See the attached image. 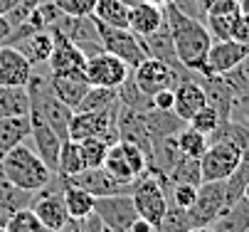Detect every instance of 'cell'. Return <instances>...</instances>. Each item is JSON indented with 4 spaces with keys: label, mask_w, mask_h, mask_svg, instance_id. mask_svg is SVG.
<instances>
[{
    "label": "cell",
    "mask_w": 249,
    "mask_h": 232,
    "mask_svg": "<svg viewBox=\"0 0 249 232\" xmlns=\"http://www.w3.org/2000/svg\"><path fill=\"white\" fill-rule=\"evenodd\" d=\"M131 200L136 205L138 217H143L146 222H151L153 227H158V222L163 220L165 210H168V195L163 190V183L158 180V176L153 173H141L133 183H131Z\"/></svg>",
    "instance_id": "3"
},
{
    "label": "cell",
    "mask_w": 249,
    "mask_h": 232,
    "mask_svg": "<svg viewBox=\"0 0 249 232\" xmlns=\"http://www.w3.org/2000/svg\"><path fill=\"white\" fill-rule=\"evenodd\" d=\"M94 215L114 232H128L131 222L138 217L136 205L128 193H116V195H104L94 200Z\"/></svg>",
    "instance_id": "10"
},
{
    "label": "cell",
    "mask_w": 249,
    "mask_h": 232,
    "mask_svg": "<svg viewBox=\"0 0 249 232\" xmlns=\"http://www.w3.org/2000/svg\"><path fill=\"white\" fill-rule=\"evenodd\" d=\"M220 77L230 87V91L234 94V102H237V99H242V96H247L249 94V54L237 64V67H232L230 72H225Z\"/></svg>",
    "instance_id": "36"
},
{
    "label": "cell",
    "mask_w": 249,
    "mask_h": 232,
    "mask_svg": "<svg viewBox=\"0 0 249 232\" xmlns=\"http://www.w3.org/2000/svg\"><path fill=\"white\" fill-rule=\"evenodd\" d=\"M0 232H8V230H5V227H3V225H0Z\"/></svg>",
    "instance_id": "57"
},
{
    "label": "cell",
    "mask_w": 249,
    "mask_h": 232,
    "mask_svg": "<svg viewBox=\"0 0 249 232\" xmlns=\"http://www.w3.org/2000/svg\"><path fill=\"white\" fill-rule=\"evenodd\" d=\"M116 91H119V104L121 107H128V109H136V111H151L153 109V99L136 87V82L131 79V74L126 77V82Z\"/></svg>",
    "instance_id": "34"
},
{
    "label": "cell",
    "mask_w": 249,
    "mask_h": 232,
    "mask_svg": "<svg viewBox=\"0 0 249 232\" xmlns=\"http://www.w3.org/2000/svg\"><path fill=\"white\" fill-rule=\"evenodd\" d=\"M239 13H232V15H205L202 22H205V27L210 32L212 42H220V40H230L232 37V25H234Z\"/></svg>",
    "instance_id": "39"
},
{
    "label": "cell",
    "mask_w": 249,
    "mask_h": 232,
    "mask_svg": "<svg viewBox=\"0 0 249 232\" xmlns=\"http://www.w3.org/2000/svg\"><path fill=\"white\" fill-rule=\"evenodd\" d=\"M101 168L109 173L114 180H119V183H124V185H128V188H131V183L136 180V176L131 173V168H128V163H126V158H124L119 143H114V146L109 148V153H106V161H104Z\"/></svg>",
    "instance_id": "35"
},
{
    "label": "cell",
    "mask_w": 249,
    "mask_h": 232,
    "mask_svg": "<svg viewBox=\"0 0 249 232\" xmlns=\"http://www.w3.org/2000/svg\"><path fill=\"white\" fill-rule=\"evenodd\" d=\"M0 47H3V45H0Z\"/></svg>",
    "instance_id": "60"
},
{
    "label": "cell",
    "mask_w": 249,
    "mask_h": 232,
    "mask_svg": "<svg viewBox=\"0 0 249 232\" xmlns=\"http://www.w3.org/2000/svg\"><path fill=\"white\" fill-rule=\"evenodd\" d=\"M10 22H8V18L5 15H0V45H5L8 42V37H10Z\"/></svg>",
    "instance_id": "49"
},
{
    "label": "cell",
    "mask_w": 249,
    "mask_h": 232,
    "mask_svg": "<svg viewBox=\"0 0 249 232\" xmlns=\"http://www.w3.org/2000/svg\"><path fill=\"white\" fill-rule=\"evenodd\" d=\"M131 74V70L126 64L109 54V52H96L91 57H87V64H84V77L91 87H106V89H119L126 77Z\"/></svg>",
    "instance_id": "9"
},
{
    "label": "cell",
    "mask_w": 249,
    "mask_h": 232,
    "mask_svg": "<svg viewBox=\"0 0 249 232\" xmlns=\"http://www.w3.org/2000/svg\"><path fill=\"white\" fill-rule=\"evenodd\" d=\"M195 79L200 82L207 107H212L217 111L220 121H230L232 116V107H234V94L230 91V87L222 82L220 74H195Z\"/></svg>",
    "instance_id": "20"
},
{
    "label": "cell",
    "mask_w": 249,
    "mask_h": 232,
    "mask_svg": "<svg viewBox=\"0 0 249 232\" xmlns=\"http://www.w3.org/2000/svg\"><path fill=\"white\" fill-rule=\"evenodd\" d=\"M50 87L57 94L59 102H64L69 109L74 111L91 84L87 82L84 74H50Z\"/></svg>",
    "instance_id": "21"
},
{
    "label": "cell",
    "mask_w": 249,
    "mask_h": 232,
    "mask_svg": "<svg viewBox=\"0 0 249 232\" xmlns=\"http://www.w3.org/2000/svg\"><path fill=\"white\" fill-rule=\"evenodd\" d=\"M50 30H52V52L47 59L50 74H84L87 54L62 30L57 27H50Z\"/></svg>",
    "instance_id": "11"
},
{
    "label": "cell",
    "mask_w": 249,
    "mask_h": 232,
    "mask_svg": "<svg viewBox=\"0 0 249 232\" xmlns=\"http://www.w3.org/2000/svg\"><path fill=\"white\" fill-rule=\"evenodd\" d=\"M30 139L35 143V153L42 158V163L47 165L50 171L57 173V156H59L62 139L54 134L52 126L35 109H30Z\"/></svg>",
    "instance_id": "15"
},
{
    "label": "cell",
    "mask_w": 249,
    "mask_h": 232,
    "mask_svg": "<svg viewBox=\"0 0 249 232\" xmlns=\"http://www.w3.org/2000/svg\"><path fill=\"white\" fill-rule=\"evenodd\" d=\"M62 185H64L62 176H54L42 190L35 193L32 205H30V210L35 213V217H37L42 222V227L50 230V232H59L69 220H72V217L67 215V208H64Z\"/></svg>",
    "instance_id": "5"
},
{
    "label": "cell",
    "mask_w": 249,
    "mask_h": 232,
    "mask_svg": "<svg viewBox=\"0 0 249 232\" xmlns=\"http://www.w3.org/2000/svg\"><path fill=\"white\" fill-rule=\"evenodd\" d=\"M195 195H197V185L190 183H173L168 190V205H178V208H190L195 203Z\"/></svg>",
    "instance_id": "43"
},
{
    "label": "cell",
    "mask_w": 249,
    "mask_h": 232,
    "mask_svg": "<svg viewBox=\"0 0 249 232\" xmlns=\"http://www.w3.org/2000/svg\"><path fill=\"white\" fill-rule=\"evenodd\" d=\"M35 193L18 188L15 183H10L8 178L0 176V225H5L15 213L27 210L32 205Z\"/></svg>",
    "instance_id": "23"
},
{
    "label": "cell",
    "mask_w": 249,
    "mask_h": 232,
    "mask_svg": "<svg viewBox=\"0 0 249 232\" xmlns=\"http://www.w3.org/2000/svg\"><path fill=\"white\" fill-rule=\"evenodd\" d=\"M156 232H158V230H156Z\"/></svg>",
    "instance_id": "61"
},
{
    "label": "cell",
    "mask_w": 249,
    "mask_h": 232,
    "mask_svg": "<svg viewBox=\"0 0 249 232\" xmlns=\"http://www.w3.org/2000/svg\"><path fill=\"white\" fill-rule=\"evenodd\" d=\"M188 232H212V230L210 227H190Z\"/></svg>",
    "instance_id": "55"
},
{
    "label": "cell",
    "mask_w": 249,
    "mask_h": 232,
    "mask_svg": "<svg viewBox=\"0 0 249 232\" xmlns=\"http://www.w3.org/2000/svg\"><path fill=\"white\" fill-rule=\"evenodd\" d=\"M242 197H247V200H249V185L244 188V195H242Z\"/></svg>",
    "instance_id": "56"
},
{
    "label": "cell",
    "mask_w": 249,
    "mask_h": 232,
    "mask_svg": "<svg viewBox=\"0 0 249 232\" xmlns=\"http://www.w3.org/2000/svg\"><path fill=\"white\" fill-rule=\"evenodd\" d=\"M52 3L57 5V10H59L62 15L84 18V15H91L96 0H52Z\"/></svg>",
    "instance_id": "45"
},
{
    "label": "cell",
    "mask_w": 249,
    "mask_h": 232,
    "mask_svg": "<svg viewBox=\"0 0 249 232\" xmlns=\"http://www.w3.org/2000/svg\"><path fill=\"white\" fill-rule=\"evenodd\" d=\"M160 25H163V8L146 3V0H141V3L133 5L131 13H128V30L138 37L153 35Z\"/></svg>",
    "instance_id": "24"
},
{
    "label": "cell",
    "mask_w": 249,
    "mask_h": 232,
    "mask_svg": "<svg viewBox=\"0 0 249 232\" xmlns=\"http://www.w3.org/2000/svg\"><path fill=\"white\" fill-rule=\"evenodd\" d=\"M242 163V153L232 141H212L200 158L202 183L207 180H227L232 171Z\"/></svg>",
    "instance_id": "8"
},
{
    "label": "cell",
    "mask_w": 249,
    "mask_h": 232,
    "mask_svg": "<svg viewBox=\"0 0 249 232\" xmlns=\"http://www.w3.org/2000/svg\"><path fill=\"white\" fill-rule=\"evenodd\" d=\"M77 143H79V151H82V158H84L87 168H101L104 161H106V153H109V148H111L104 139H82Z\"/></svg>",
    "instance_id": "38"
},
{
    "label": "cell",
    "mask_w": 249,
    "mask_h": 232,
    "mask_svg": "<svg viewBox=\"0 0 249 232\" xmlns=\"http://www.w3.org/2000/svg\"><path fill=\"white\" fill-rule=\"evenodd\" d=\"M247 185H249V163H239L237 168L232 171V176L225 180V200H227V208L234 205L237 200H242Z\"/></svg>",
    "instance_id": "37"
},
{
    "label": "cell",
    "mask_w": 249,
    "mask_h": 232,
    "mask_svg": "<svg viewBox=\"0 0 249 232\" xmlns=\"http://www.w3.org/2000/svg\"><path fill=\"white\" fill-rule=\"evenodd\" d=\"M234 42H242V45H249V15L247 13H239L234 25H232V37Z\"/></svg>",
    "instance_id": "46"
},
{
    "label": "cell",
    "mask_w": 249,
    "mask_h": 232,
    "mask_svg": "<svg viewBox=\"0 0 249 232\" xmlns=\"http://www.w3.org/2000/svg\"><path fill=\"white\" fill-rule=\"evenodd\" d=\"M239 10L249 15V0H239Z\"/></svg>",
    "instance_id": "52"
},
{
    "label": "cell",
    "mask_w": 249,
    "mask_h": 232,
    "mask_svg": "<svg viewBox=\"0 0 249 232\" xmlns=\"http://www.w3.org/2000/svg\"><path fill=\"white\" fill-rule=\"evenodd\" d=\"M52 27L62 30L64 35L72 40L87 57L101 52V40H99V30H96V20L91 15H84V18H69V15H62Z\"/></svg>",
    "instance_id": "13"
},
{
    "label": "cell",
    "mask_w": 249,
    "mask_h": 232,
    "mask_svg": "<svg viewBox=\"0 0 249 232\" xmlns=\"http://www.w3.org/2000/svg\"><path fill=\"white\" fill-rule=\"evenodd\" d=\"M30 139V114L0 119V161Z\"/></svg>",
    "instance_id": "22"
},
{
    "label": "cell",
    "mask_w": 249,
    "mask_h": 232,
    "mask_svg": "<svg viewBox=\"0 0 249 232\" xmlns=\"http://www.w3.org/2000/svg\"><path fill=\"white\" fill-rule=\"evenodd\" d=\"M13 47H18L27 62L32 67H37V64H47L50 59V52H52V30H42V32H35V35L15 42Z\"/></svg>",
    "instance_id": "25"
},
{
    "label": "cell",
    "mask_w": 249,
    "mask_h": 232,
    "mask_svg": "<svg viewBox=\"0 0 249 232\" xmlns=\"http://www.w3.org/2000/svg\"><path fill=\"white\" fill-rule=\"evenodd\" d=\"M32 70L35 67L18 47L13 45L0 47V84L3 87H27Z\"/></svg>",
    "instance_id": "18"
},
{
    "label": "cell",
    "mask_w": 249,
    "mask_h": 232,
    "mask_svg": "<svg viewBox=\"0 0 249 232\" xmlns=\"http://www.w3.org/2000/svg\"><path fill=\"white\" fill-rule=\"evenodd\" d=\"M247 54H249V45H242V42H234V40L212 42L210 52H207V62H205V72L202 74H225L232 67H237Z\"/></svg>",
    "instance_id": "16"
},
{
    "label": "cell",
    "mask_w": 249,
    "mask_h": 232,
    "mask_svg": "<svg viewBox=\"0 0 249 232\" xmlns=\"http://www.w3.org/2000/svg\"><path fill=\"white\" fill-rule=\"evenodd\" d=\"M18 3H20V0H0V15H8Z\"/></svg>",
    "instance_id": "50"
},
{
    "label": "cell",
    "mask_w": 249,
    "mask_h": 232,
    "mask_svg": "<svg viewBox=\"0 0 249 232\" xmlns=\"http://www.w3.org/2000/svg\"><path fill=\"white\" fill-rule=\"evenodd\" d=\"M87 168L84 165V158H82V151H79V143L67 139L62 141L59 146V156H57V176L62 178H69V176H77Z\"/></svg>",
    "instance_id": "30"
},
{
    "label": "cell",
    "mask_w": 249,
    "mask_h": 232,
    "mask_svg": "<svg viewBox=\"0 0 249 232\" xmlns=\"http://www.w3.org/2000/svg\"><path fill=\"white\" fill-rule=\"evenodd\" d=\"M143 119H146V126H148V134H151V143L158 141V139L175 136L178 131L185 126V121H180L173 111H160V109L143 111Z\"/></svg>",
    "instance_id": "26"
},
{
    "label": "cell",
    "mask_w": 249,
    "mask_h": 232,
    "mask_svg": "<svg viewBox=\"0 0 249 232\" xmlns=\"http://www.w3.org/2000/svg\"><path fill=\"white\" fill-rule=\"evenodd\" d=\"M247 232H249V230H247Z\"/></svg>",
    "instance_id": "62"
},
{
    "label": "cell",
    "mask_w": 249,
    "mask_h": 232,
    "mask_svg": "<svg viewBox=\"0 0 249 232\" xmlns=\"http://www.w3.org/2000/svg\"><path fill=\"white\" fill-rule=\"evenodd\" d=\"M119 104L104 111H74L69 121V139H104L109 146L119 143V128H116Z\"/></svg>",
    "instance_id": "4"
},
{
    "label": "cell",
    "mask_w": 249,
    "mask_h": 232,
    "mask_svg": "<svg viewBox=\"0 0 249 232\" xmlns=\"http://www.w3.org/2000/svg\"><path fill=\"white\" fill-rule=\"evenodd\" d=\"M151 99H153V109H160V111H173V89H163V91L153 94Z\"/></svg>",
    "instance_id": "47"
},
{
    "label": "cell",
    "mask_w": 249,
    "mask_h": 232,
    "mask_svg": "<svg viewBox=\"0 0 249 232\" xmlns=\"http://www.w3.org/2000/svg\"><path fill=\"white\" fill-rule=\"evenodd\" d=\"M0 176L8 178L10 183H15L22 190L37 193L42 190L57 173L50 171L47 165L42 163V158L35 153L30 146H18L13 148L3 161H0Z\"/></svg>",
    "instance_id": "2"
},
{
    "label": "cell",
    "mask_w": 249,
    "mask_h": 232,
    "mask_svg": "<svg viewBox=\"0 0 249 232\" xmlns=\"http://www.w3.org/2000/svg\"><path fill=\"white\" fill-rule=\"evenodd\" d=\"M128 232H156V227H153L151 222H146L143 217H136V220L131 222Z\"/></svg>",
    "instance_id": "48"
},
{
    "label": "cell",
    "mask_w": 249,
    "mask_h": 232,
    "mask_svg": "<svg viewBox=\"0 0 249 232\" xmlns=\"http://www.w3.org/2000/svg\"><path fill=\"white\" fill-rule=\"evenodd\" d=\"M30 114V96L25 87H3L0 84V119Z\"/></svg>",
    "instance_id": "29"
},
{
    "label": "cell",
    "mask_w": 249,
    "mask_h": 232,
    "mask_svg": "<svg viewBox=\"0 0 249 232\" xmlns=\"http://www.w3.org/2000/svg\"><path fill=\"white\" fill-rule=\"evenodd\" d=\"M193 227L190 217H188V210L185 208H178V205H168L163 220L158 222V232H188Z\"/></svg>",
    "instance_id": "40"
},
{
    "label": "cell",
    "mask_w": 249,
    "mask_h": 232,
    "mask_svg": "<svg viewBox=\"0 0 249 232\" xmlns=\"http://www.w3.org/2000/svg\"><path fill=\"white\" fill-rule=\"evenodd\" d=\"M227 210L225 200V180H207L197 185L195 203L188 208V217L193 227H210Z\"/></svg>",
    "instance_id": "7"
},
{
    "label": "cell",
    "mask_w": 249,
    "mask_h": 232,
    "mask_svg": "<svg viewBox=\"0 0 249 232\" xmlns=\"http://www.w3.org/2000/svg\"><path fill=\"white\" fill-rule=\"evenodd\" d=\"M62 180H64V178H62ZM62 197H64L67 215L72 217V220H82V217H87L89 213H94V200H96V197L89 195V193L82 190V188H74V185L64 183V185H62Z\"/></svg>",
    "instance_id": "27"
},
{
    "label": "cell",
    "mask_w": 249,
    "mask_h": 232,
    "mask_svg": "<svg viewBox=\"0 0 249 232\" xmlns=\"http://www.w3.org/2000/svg\"><path fill=\"white\" fill-rule=\"evenodd\" d=\"M119 104V91L106 87H89L74 111H104Z\"/></svg>",
    "instance_id": "32"
},
{
    "label": "cell",
    "mask_w": 249,
    "mask_h": 232,
    "mask_svg": "<svg viewBox=\"0 0 249 232\" xmlns=\"http://www.w3.org/2000/svg\"><path fill=\"white\" fill-rule=\"evenodd\" d=\"M119 148H121V153H124V158H126V163H128V168H131V173H133L136 178H138L141 173L148 171V158H146L143 148H141L138 143L119 141Z\"/></svg>",
    "instance_id": "41"
},
{
    "label": "cell",
    "mask_w": 249,
    "mask_h": 232,
    "mask_svg": "<svg viewBox=\"0 0 249 232\" xmlns=\"http://www.w3.org/2000/svg\"><path fill=\"white\" fill-rule=\"evenodd\" d=\"M175 146H178V153H180V156H188V158H202V153L207 151L210 141H207L205 134L195 131L193 126H183V128L175 134Z\"/></svg>",
    "instance_id": "31"
},
{
    "label": "cell",
    "mask_w": 249,
    "mask_h": 232,
    "mask_svg": "<svg viewBox=\"0 0 249 232\" xmlns=\"http://www.w3.org/2000/svg\"><path fill=\"white\" fill-rule=\"evenodd\" d=\"M104 232H114V230H109V227H104Z\"/></svg>",
    "instance_id": "58"
},
{
    "label": "cell",
    "mask_w": 249,
    "mask_h": 232,
    "mask_svg": "<svg viewBox=\"0 0 249 232\" xmlns=\"http://www.w3.org/2000/svg\"><path fill=\"white\" fill-rule=\"evenodd\" d=\"M64 183L74 185V188H82V190H87V193H89V195H94V197L116 195V193H128V190H131L128 185H124V183L114 180V178H111L109 173H106L104 168H84V171H82V173H77V176L64 178Z\"/></svg>",
    "instance_id": "19"
},
{
    "label": "cell",
    "mask_w": 249,
    "mask_h": 232,
    "mask_svg": "<svg viewBox=\"0 0 249 232\" xmlns=\"http://www.w3.org/2000/svg\"><path fill=\"white\" fill-rule=\"evenodd\" d=\"M168 183H190V185H200L202 183V173H200V158H188V156H180L173 165L170 171L165 173Z\"/></svg>",
    "instance_id": "33"
},
{
    "label": "cell",
    "mask_w": 249,
    "mask_h": 232,
    "mask_svg": "<svg viewBox=\"0 0 249 232\" xmlns=\"http://www.w3.org/2000/svg\"><path fill=\"white\" fill-rule=\"evenodd\" d=\"M128 13L131 8H126L119 0H96L91 18L109 27H128Z\"/></svg>",
    "instance_id": "28"
},
{
    "label": "cell",
    "mask_w": 249,
    "mask_h": 232,
    "mask_svg": "<svg viewBox=\"0 0 249 232\" xmlns=\"http://www.w3.org/2000/svg\"><path fill=\"white\" fill-rule=\"evenodd\" d=\"M220 124H222V121H220L217 111L212 109V107H207V104H205V107H202V109L188 121V126H193L195 131H200V134H205V136H210Z\"/></svg>",
    "instance_id": "44"
},
{
    "label": "cell",
    "mask_w": 249,
    "mask_h": 232,
    "mask_svg": "<svg viewBox=\"0 0 249 232\" xmlns=\"http://www.w3.org/2000/svg\"><path fill=\"white\" fill-rule=\"evenodd\" d=\"M163 20L170 32V40H173V47H175V54L180 59V64L190 72L202 74L207 52L212 45V37H210L205 22L188 15L185 10H180L178 3L163 5Z\"/></svg>",
    "instance_id": "1"
},
{
    "label": "cell",
    "mask_w": 249,
    "mask_h": 232,
    "mask_svg": "<svg viewBox=\"0 0 249 232\" xmlns=\"http://www.w3.org/2000/svg\"><path fill=\"white\" fill-rule=\"evenodd\" d=\"M59 232H82V230H79V220H69Z\"/></svg>",
    "instance_id": "51"
},
{
    "label": "cell",
    "mask_w": 249,
    "mask_h": 232,
    "mask_svg": "<svg viewBox=\"0 0 249 232\" xmlns=\"http://www.w3.org/2000/svg\"><path fill=\"white\" fill-rule=\"evenodd\" d=\"M119 3H124L126 8H133V5H138V3H141V0H119Z\"/></svg>",
    "instance_id": "54"
},
{
    "label": "cell",
    "mask_w": 249,
    "mask_h": 232,
    "mask_svg": "<svg viewBox=\"0 0 249 232\" xmlns=\"http://www.w3.org/2000/svg\"><path fill=\"white\" fill-rule=\"evenodd\" d=\"M170 3H175V0H170Z\"/></svg>",
    "instance_id": "59"
},
{
    "label": "cell",
    "mask_w": 249,
    "mask_h": 232,
    "mask_svg": "<svg viewBox=\"0 0 249 232\" xmlns=\"http://www.w3.org/2000/svg\"><path fill=\"white\" fill-rule=\"evenodd\" d=\"M8 232H45V227H42V222L35 217V213L27 208V210H20V213H15L5 225H3Z\"/></svg>",
    "instance_id": "42"
},
{
    "label": "cell",
    "mask_w": 249,
    "mask_h": 232,
    "mask_svg": "<svg viewBox=\"0 0 249 232\" xmlns=\"http://www.w3.org/2000/svg\"><path fill=\"white\" fill-rule=\"evenodd\" d=\"M141 45H143V50H146V57H153V59L163 62L165 67H170L180 79H190L195 74V72L185 70L183 64H180V59H178L175 47H173V40H170V32L165 27V20H163V25L153 32V35L141 37Z\"/></svg>",
    "instance_id": "14"
},
{
    "label": "cell",
    "mask_w": 249,
    "mask_h": 232,
    "mask_svg": "<svg viewBox=\"0 0 249 232\" xmlns=\"http://www.w3.org/2000/svg\"><path fill=\"white\" fill-rule=\"evenodd\" d=\"M205 104H207V99H205V91H202L200 82L195 79V74L173 87V114L180 121L188 124Z\"/></svg>",
    "instance_id": "17"
},
{
    "label": "cell",
    "mask_w": 249,
    "mask_h": 232,
    "mask_svg": "<svg viewBox=\"0 0 249 232\" xmlns=\"http://www.w3.org/2000/svg\"><path fill=\"white\" fill-rule=\"evenodd\" d=\"M131 79L136 82V87L141 91L148 94V96H153V94H158L163 89H173L178 82H183L170 67H165L163 62H158L153 57H146L138 67H133L131 70Z\"/></svg>",
    "instance_id": "12"
},
{
    "label": "cell",
    "mask_w": 249,
    "mask_h": 232,
    "mask_svg": "<svg viewBox=\"0 0 249 232\" xmlns=\"http://www.w3.org/2000/svg\"><path fill=\"white\" fill-rule=\"evenodd\" d=\"M146 3H153V5L163 8V5H168V3H170V0H146Z\"/></svg>",
    "instance_id": "53"
},
{
    "label": "cell",
    "mask_w": 249,
    "mask_h": 232,
    "mask_svg": "<svg viewBox=\"0 0 249 232\" xmlns=\"http://www.w3.org/2000/svg\"><path fill=\"white\" fill-rule=\"evenodd\" d=\"M96 30H99V40H101L104 52L119 57L128 70L138 67L146 59V50L141 45V37L133 35L128 27H109V25L96 22Z\"/></svg>",
    "instance_id": "6"
}]
</instances>
